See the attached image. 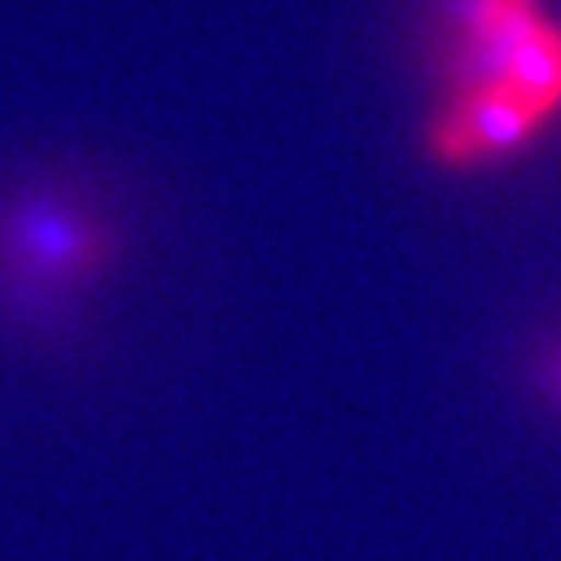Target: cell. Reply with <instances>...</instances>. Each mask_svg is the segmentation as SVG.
I'll list each match as a JSON object with an SVG mask.
<instances>
[{"label": "cell", "mask_w": 561, "mask_h": 561, "mask_svg": "<svg viewBox=\"0 0 561 561\" xmlns=\"http://www.w3.org/2000/svg\"><path fill=\"white\" fill-rule=\"evenodd\" d=\"M128 217L119 195L76 164L0 178V336L54 350L80 336L89 306L119 274Z\"/></svg>", "instance_id": "obj_2"}, {"label": "cell", "mask_w": 561, "mask_h": 561, "mask_svg": "<svg viewBox=\"0 0 561 561\" xmlns=\"http://www.w3.org/2000/svg\"><path fill=\"white\" fill-rule=\"evenodd\" d=\"M530 389H535V398L543 407H552L561 415V332L548 336L535 350V358H530Z\"/></svg>", "instance_id": "obj_3"}, {"label": "cell", "mask_w": 561, "mask_h": 561, "mask_svg": "<svg viewBox=\"0 0 561 561\" xmlns=\"http://www.w3.org/2000/svg\"><path fill=\"white\" fill-rule=\"evenodd\" d=\"M434 106L420 156L451 178L526 160L561 124L557 0H425L420 14Z\"/></svg>", "instance_id": "obj_1"}]
</instances>
